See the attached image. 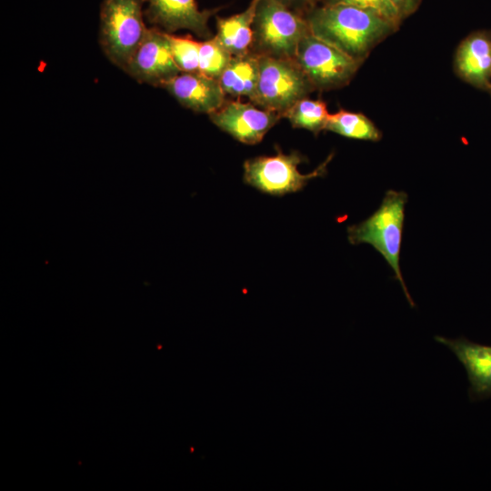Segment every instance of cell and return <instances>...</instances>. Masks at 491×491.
Instances as JSON below:
<instances>
[{
	"label": "cell",
	"instance_id": "cell-19",
	"mask_svg": "<svg viewBox=\"0 0 491 491\" xmlns=\"http://www.w3.org/2000/svg\"><path fill=\"white\" fill-rule=\"evenodd\" d=\"M173 58L181 72L196 73L199 66L200 42L190 35L166 33Z\"/></svg>",
	"mask_w": 491,
	"mask_h": 491
},
{
	"label": "cell",
	"instance_id": "cell-12",
	"mask_svg": "<svg viewBox=\"0 0 491 491\" xmlns=\"http://www.w3.org/2000/svg\"><path fill=\"white\" fill-rule=\"evenodd\" d=\"M435 339L447 346L464 366L470 382V394L478 397L491 396V346L465 337L450 339L436 336Z\"/></svg>",
	"mask_w": 491,
	"mask_h": 491
},
{
	"label": "cell",
	"instance_id": "cell-5",
	"mask_svg": "<svg viewBox=\"0 0 491 491\" xmlns=\"http://www.w3.org/2000/svg\"><path fill=\"white\" fill-rule=\"evenodd\" d=\"M314 89L295 59L259 55V75L252 100L255 105L283 117L296 102Z\"/></svg>",
	"mask_w": 491,
	"mask_h": 491
},
{
	"label": "cell",
	"instance_id": "cell-9",
	"mask_svg": "<svg viewBox=\"0 0 491 491\" xmlns=\"http://www.w3.org/2000/svg\"><path fill=\"white\" fill-rule=\"evenodd\" d=\"M210 120L222 131L246 145H256L278 122L281 115L252 103L227 101L209 115Z\"/></svg>",
	"mask_w": 491,
	"mask_h": 491
},
{
	"label": "cell",
	"instance_id": "cell-22",
	"mask_svg": "<svg viewBox=\"0 0 491 491\" xmlns=\"http://www.w3.org/2000/svg\"><path fill=\"white\" fill-rule=\"evenodd\" d=\"M289 9L299 13L303 10L309 11L315 7L318 0H276Z\"/></svg>",
	"mask_w": 491,
	"mask_h": 491
},
{
	"label": "cell",
	"instance_id": "cell-14",
	"mask_svg": "<svg viewBox=\"0 0 491 491\" xmlns=\"http://www.w3.org/2000/svg\"><path fill=\"white\" fill-rule=\"evenodd\" d=\"M258 2L259 0H251L244 11L228 17L216 18L215 36L232 55L252 51L253 22Z\"/></svg>",
	"mask_w": 491,
	"mask_h": 491
},
{
	"label": "cell",
	"instance_id": "cell-7",
	"mask_svg": "<svg viewBox=\"0 0 491 491\" xmlns=\"http://www.w3.org/2000/svg\"><path fill=\"white\" fill-rule=\"evenodd\" d=\"M295 60L314 87L318 89L346 85L361 64L311 33L301 39Z\"/></svg>",
	"mask_w": 491,
	"mask_h": 491
},
{
	"label": "cell",
	"instance_id": "cell-20",
	"mask_svg": "<svg viewBox=\"0 0 491 491\" xmlns=\"http://www.w3.org/2000/svg\"><path fill=\"white\" fill-rule=\"evenodd\" d=\"M329 4H347L372 10L398 25L401 18L391 0H326Z\"/></svg>",
	"mask_w": 491,
	"mask_h": 491
},
{
	"label": "cell",
	"instance_id": "cell-1",
	"mask_svg": "<svg viewBox=\"0 0 491 491\" xmlns=\"http://www.w3.org/2000/svg\"><path fill=\"white\" fill-rule=\"evenodd\" d=\"M305 18L313 35L359 62L397 27L372 10L340 3L315 6Z\"/></svg>",
	"mask_w": 491,
	"mask_h": 491
},
{
	"label": "cell",
	"instance_id": "cell-13",
	"mask_svg": "<svg viewBox=\"0 0 491 491\" xmlns=\"http://www.w3.org/2000/svg\"><path fill=\"white\" fill-rule=\"evenodd\" d=\"M456 65L465 81L491 91V35L479 31L467 36L457 49Z\"/></svg>",
	"mask_w": 491,
	"mask_h": 491
},
{
	"label": "cell",
	"instance_id": "cell-15",
	"mask_svg": "<svg viewBox=\"0 0 491 491\" xmlns=\"http://www.w3.org/2000/svg\"><path fill=\"white\" fill-rule=\"evenodd\" d=\"M259 75V55L250 51L233 55L218 81L225 95L253 100Z\"/></svg>",
	"mask_w": 491,
	"mask_h": 491
},
{
	"label": "cell",
	"instance_id": "cell-21",
	"mask_svg": "<svg viewBox=\"0 0 491 491\" xmlns=\"http://www.w3.org/2000/svg\"><path fill=\"white\" fill-rule=\"evenodd\" d=\"M402 19L413 14L418 7L421 0H391Z\"/></svg>",
	"mask_w": 491,
	"mask_h": 491
},
{
	"label": "cell",
	"instance_id": "cell-11",
	"mask_svg": "<svg viewBox=\"0 0 491 491\" xmlns=\"http://www.w3.org/2000/svg\"><path fill=\"white\" fill-rule=\"evenodd\" d=\"M183 106L196 113L212 114L225 104V94L218 79L199 72H181L163 86Z\"/></svg>",
	"mask_w": 491,
	"mask_h": 491
},
{
	"label": "cell",
	"instance_id": "cell-6",
	"mask_svg": "<svg viewBox=\"0 0 491 491\" xmlns=\"http://www.w3.org/2000/svg\"><path fill=\"white\" fill-rule=\"evenodd\" d=\"M332 155L309 174H302L298 165L303 157L298 152L247 159L244 163V180L246 184L272 195H284L303 189L309 180L323 176Z\"/></svg>",
	"mask_w": 491,
	"mask_h": 491
},
{
	"label": "cell",
	"instance_id": "cell-8",
	"mask_svg": "<svg viewBox=\"0 0 491 491\" xmlns=\"http://www.w3.org/2000/svg\"><path fill=\"white\" fill-rule=\"evenodd\" d=\"M124 72L138 83L161 87L181 73L173 58L166 32L155 26L148 28Z\"/></svg>",
	"mask_w": 491,
	"mask_h": 491
},
{
	"label": "cell",
	"instance_id": "cell-16",
	"mask_svg": "<svg viewBox=\"0 0 491 491\" xmlns=\"http://www.w3.org/2000/svg\"><path fill=\"white\" fill-rule=\"evenodd\" d=\"M325 130L355 139L378 141L381 138L380 131L366 116L343 109L329 114Z\"/></svg>",
	"mask_w": 491,
	"mask_h": 491
},
{
	"label": "cell",
	"instance_id": "cell-2",
	"mask_svg": "<svg viewBox=\"0 0 491 491\" xmlns=\"http://www.w3.org/2000/svg\"><path fill=\"white\" fill-rule=\"evenodd\" d=\"M406 201L405 192L388 190L379 208L360 224L348 226L347 234L352 245L370 244L384 256L401 284L407 301L414 307L415 302L407 291L399 266Z\"/></svg>",
	"mask_w": 491,
	"mask_h": 491
},
{
	"label": "cell",
	"instance_id": "cell-3",
	"mask_svg": "<svg viewBox=\"0 0 491 491\" xmlns=\"http://www.w3.org/2000/svg\"><path fill=\"white\" fill-rule=\"evenodd\" d=\"M145 0H102L99 45L106 58L125 70L148 28L143 5Z\"/></svg>",
	"mask_w": 491,
	"mask_h": 491
},
{
	"label": "cell",
	"instance_id": "cell-4",
	"mask_svg": "<svg viewBox=\"0 0 491 491\" xmlns=\"http://www.w3.org/2000/svg\"><path fill=\"white\" fill-rule=\"evenodd\" d=\"M253 52L295 59L301 39L310 31L301 14L276 0H259L253 22Z\"/></svg>",
	"mask_w": 491,
	"mask_h": 491
},
{
	"label": "cell",
	"instance_id": "cell-18",
	"mask_svg": "<svg viewBox=\"0 0 491 491\" xmlns=\"http://www.w3.org/2000/svg\"><path fill=\"white\" fill-rule=\"evenodd\" d=\"M233 55L222 45L214 35L200 42L198 72L219 79L228 65Z\"/></svg>",
	"mask_w": 491,
	"mask_h": 491
},
{
	"label": "cell",
	"instance_id": "cell-10",
	"mask_svg": "<svg viewBox=\"0 0 491 491\" xmlns=\"http://www.w3.org/2000/svg\"><path fill=\"white\" fill-rule=\"evenodd\" d=\"M145 15L155 27L173 34L188 30L197 36L212 37L208 21L215 10H200L195 0H145Z\"/></svg>",
	"mask_w": 491,
	"mask_h": 491
},
{
	"label": "cell",
	"instance_id": "cell-17",
	"mask_svg": "<svg viewBox=\"0 0 491 491\" xmlns=\"http://www.w3.org/2000/svg\"><path fill=\"white\" fill-rule=\"evenodd\" d=\"M329 113L321 100L304 97L296 102L283 115L295 128H303L317 135L325 130Z\"/></svg>",
	"mask_w": 491,
	"mask_h": 491
}]
</instances>
